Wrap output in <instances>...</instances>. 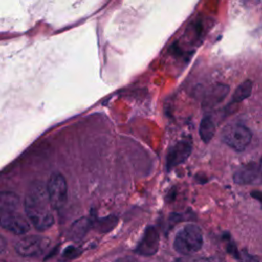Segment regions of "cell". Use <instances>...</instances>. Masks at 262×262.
Segmentation results:
<instances>
[{
  "label": "cell",
  "instance_id": "cell-20",
  "mask_svg": "<svg viewBox=\"0 0 262 262\" xmlns=\"http://www.w3.org/2000/svg\"><path fill=\"white\" fill-rule=\"evenodd\" d=\"M115 262H138L136 259L132 258V257H122V258H119L117 259Z\"/></svg>",
  "mask_w": 262,
  "mask_h": 262
},
{
  "label": "cell",
  "instance_id": "cell-19",
  "mask_svg": "<svg viewBox=\"0 0 262 262\" xmlns=\"http://www.w3.org/2000/svg\"><path fill=\"white\" fill-rule=\"evenodd\" d=\"M251 195H252L254 199H256L257 201H259L260 204H261V207H262V191H253V192L251 193Z\"/></svg>",
  "mask_w": 262,
  "mask_h": 262
},
{
  "label": "cell",
  "instance_id": "cell-1",
  "mask_svg": "<svg viewBox=\"0 0 262 262\" xmlns=\"http://www.w3.org/2000/svg\"><path fill=\"white\" fill-rule=\"evenodd\" d=\"M24 208L27 218L37 230L44 231L53 225L52 208L49 203L46 185L42 182L36 181L30 185L25 198Z\"/></svg>",
  "mask_w": 262,
  "mask_h": 262
},
{
  "label": "cell",
  "instance_id": "cell-3",
  "mask_svg": "<svg viewBox=\"0 0 262 262\" xmlns=\"http://www.w3.org/2000/svg\"><path fill=\"white\" fill-rule=\"evenodd\" d=\"M221 139L236 151L244 150L252 139V132L242 124H230L223 128Z\"/></svg>",
  "mask_w": 262,
  "mask_h": 262
},
{
  "label": "cell",
  "instance_id": "cell-13",
  "mask_svg": "<svg viewBox=\"0 0 262 262\" xmlns=\"http://www.w3.org/2000/svg\"><path fill=\"white\" fill-rule=\"evenodd\" d=\"M252 88H253V82L251 80H246L245 82L239 84L232 95L231 103H238L245 100L246 98H248L252 93Z\"/></svg>",
  "mask_w": 262,
  "mask_h": 262
},
{
  "label": "cell",
  "instance_id": "cell-9",
  "mask_svg": "<svg viewBox=\"0 0 262 262\" xmlns=\"http://www.w3.org/2000/svg\"><path fill=\"white\" fill-rule=\"evenodd\" d=\"M191 143L188 140H180L170 147L167 152L166 166L167 170H172L174 167L182 164L187 160L191 152Z\"/></svg>",
  "mask_w": 262,
  "mask_h": 262
},
{
  "label": "cell",
  "instance_id": "cell-15",
  "mask_svg": "<svg viewBox=\"0 0 262 262\" xmlns=\"http://www.w3.org/2000/svg\"><path fill=\"white\" fill-rule=\"evenodd\" d=\"M117 224V218L116 217H107L98 222V228L100 231H108L111 230L115 225Z\"/></svg>",
  "mask_w": 262,
  "mask_h": 262
},
{
  "label": "cell",
  "instance_id": "cell-17",
  "mask_svg": "<svg viewBox=\"0 0 262 262\" xmlns=\"http://www.w3.org/2000/svg\"><path fill=\"white\" fill-rule=\"evenodd\" d=\"M174 262H215L213 259L209 258H190V257H182V258H177L174 260Z\"/></svg>",
  "mask_w": 262,
  "mask_h": 262
},
{
  "label": "cell",
  "instance_id": "cell-11",
  "mask_svg": "<svg viewBox=\"0 0 262 262\" xmlns=\"http://www.w3.org/2000/svg\"><path fill=\"white\" fill-rule=\"evenodd\" d=\"M92 225V221L87 217H82L76 220L70 228V237L75 241H79L85 236Z\"/></svg>",
  "mask_w": 262,
  "mask_h": 262
},
{
  "label": "cell",
  "instance_id": "cell-4",
  "mask_svg": "<svg viewBox=\"0 0 262 262\" xmlns=\"http://www.w3.org/2000/svg\"><path fill=\"white\" fill-rule=\"evenodd\" d=\"M50 238L42 235H28L14 244L15 252L21 257H39L50 247Z\"/></svg>",
  "mask_w": 262,
  "mask_h": 262
},
{
  "label": "cell",
  "instance_id": "cell-14",
  "mask_svg": "<svg viewBox=\"0 0 262 262\" xmlns=\"http://www.w3.org/2000/svg\"><path fill=\"white\" fill-rule=\"evenodd\" d=\"M215 134V124L210 117H205L200 124V136L205 143L211 141Z\"/></svg>",
  "mask_w": 262,
  "mask_h": 262
},
{
  "label": "cell",
  "instance_id": "cell-6",
  "mask_svg": "<svg viewBox=\"0 0 262 262\" xmlns=\"http://www.w3.org/2000/svg\"><path fill=\"white\" fill-rule=\"evenodd\" d=\"M0 213V225L5 230L17 235L25 234L30 230V223L28 219L17 212V210Z\"/></svg>",
  "mask_w": 262,
  "mask_h": 262
},
{
  "label": "cell",
  "instance_id": "cell-21",
  "mask_svg": "<svg viewBox=\"0 0 262 262\" xmlns=\"http://www.w3.org/2000/svg\"><path fill=\"white\" fill-rule=\"evenodd\" d=\"M5 248H6V239L2 235H0V253L3 252Z\"/></svg>",
  "mask_w": 262,
  "mask_h": 262
},
{
  "label": "cell",
  "instance_id": "cell-16",
  "mask_svg": "<svg viewBox=\"0 0 262 262\" xmlns=\"http://www.w3.org/2000/svg\"><path fill=\"white\" fill-rule=\"evenodd\" d=\"M81 254V250L76 247H69L66 249V251L62 254V257L64 259H74L78 257Z\"/></svg>",
  "mask_w": 262,
  "mask_h": 262
},
{
  "label": "cell",
  "instance_id": "cell-7",
  "mask_svg": "<svg viewBox=\"0 0 262 262\" xmlns=\"http://www.w3.org/2000/svg\"><path fill=\"white\" fill-rule=\"evenodd\" d=\"M233 179L238 184L262 183V160L259 163H249L235 171Z\"/></svg>",
  "mask_w": 262,
  "mask_h": 262
},
{
  "label": "cell",
  "instance_id": "cell-5",
  "mask_svg": "<svg viewBox=\"0 0 262 262\" xmlns=\"http://www.w3.org/2000/svg\"><path fill=\"white\" fill-rule=\"evenodd\" d=\"M46 189L51 208L53 210H60L66 205L68 199L66 178L60 173H52L46 184Z\"/></svg>",
  "mask_w": 262,
  "mask_h": 262
},
{
  "label": "cell",
  "instance_id": "cell-18",
  "mask_svg": "<svg viewBox=\"0 0 262 262\" xmlns=\"http://www.w3.org/2000/svg\"><path fill=\"white\" fill-rule=\"evenodd\" d=\"M239 257H241L239 259L242 260V262H258L256 258L252 257L251 255H249V254H247V253L241 254V255H239Z\"/></svg>",
  "mask_w": 262,
  "mask_h": 262
},
{
  "label": "cell",
  "instance_id": "cell-8",
  "mask_svg": "<svg viewBox=\"0 0 262 262\" xmlns=\"http://www.w3.org/2000/svg\"><path fill=\"white\" fill-rule=\"evenodd\" d=\"M160 236L158 230L154 226H147L143 235L135 248V253L141 256L155 255L159 250Z\"/></svg>",
  "mask_w": 262,
  "mask_h": 262
},
{
  "label": "cell",
  "instance_id": "cell-10",
  "mask_svg": "<svg viewBox=\"0 0 262 262\" xmlns=\"http://www.w3.org/2000/svg\"><path fill=\"white\" fill-rule=\"evenodd\" d=\"M228 92H229V87L227 85L217 83L211 86V88L206 91V94L204 97V105L213 106L215 104H218L226 97Z\"/></svg>",
  "mask_w": 262,
  "mask_h": 262
},
{
  "label": "cell",
  "instance_id": "cell-2",
  "mask_svg": "<svg viewBox=\"0 0 262 262\" xmlns=\"http://www.w3.org/2000/svg\"><path fill=\"white\" fill-rule=\"evenodd\" d=\"M203 246L202 229L195 224L183 226L175 235L173 247L182 255H191L201 250Z\"/></svg>",
  "mask_w": 262,
  "mask_h": 262
},
{
  "label": "cell",
  "instance_id": "cell-12",
  "mask_svg": "<svg viewBox=\"0 0 262 262\" xmlns=\"http://www.w3.org/2000/svg\"><path fill=\"white\" fill-rule=\"evenodd\" d=\"M18 206H19V199L15 193L10 191L0 192V212L17 210Z\"/></svg>",
  "mask_w": 262,
  "mask_h": 262
}]
</instances>
